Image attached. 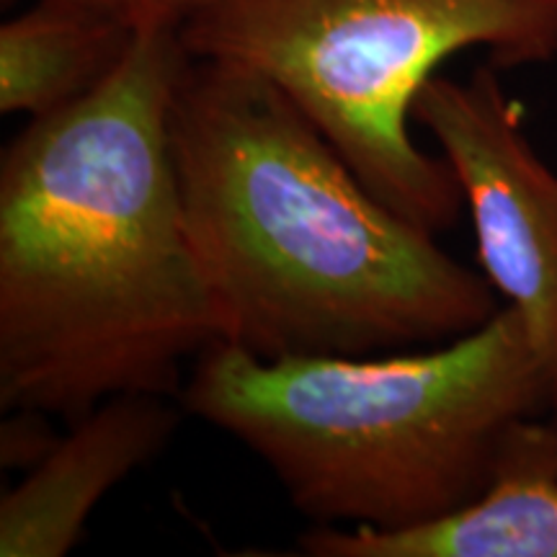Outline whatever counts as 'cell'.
Returning a JSON list of instances; mask_svg holds the SVG:
<instances>
[{"mask_svg": "<svg viewBox=\"0 0 557 557\" xmlns=\"http://www.w3.org/2000/svg\"><path fill=\"white\" fill-rule=\"evenodd\" d=\"M178 406L261 457L315 524L406 532L496 483L547 418V389L524 323L500 305L465 336L369 357L261 359L218 341Z\"/></svg>", "mask_w": 557, "mask_h": 557, "instance_id": "cell-3", "label": "cell"}, {"mask_svg": "<svg viewBox=\"0 0 557 557\" xmlns=\"http://www.w3.org/2000/svg\"><path fill=\"white\" fill-rule=\"evenodd\" d=\"M50 416L37 408H11V416H5L0 426V465L5 470L29 472L50 455L62 436L50 423Z\"/></svg>", "mask_w": 557, "mask_h": 557, "instance_id": "cell-9", "label": "cell"}, {"mask_svg": "<svg viewBox=\"0 0 557 557\" xmlns=\"http://www.w3.org/2000/svg\"><path fill=\"white\" fill-rule=\"evenodd\" d=\"M189 60L181 29L139 32L99 88L3 150V410L73 421L111 395L178 398L186 361L222 341L171 156Z\"/></svg>", "mask_w": 557, "mask_h": 557, "instance_id": "cell-1", "label": "cell"}, {"mask_svg": "<svg viewBox=\"0 0 557 557\" xmlns=\"http://www.w3.org/2000/svg\"><path fill=\"white\" fill-rule=\"evenodd\" d=\"M181 39L276 83L369 191L438 235L465 197L447 160L416 145L418 94L470 50L498 70L557 60V0H201Z\"/></svg>", "mask_w": 557, "mask_h": 557, "instance_id": "cell-4", "label": "cell"}, {"mask_svg": "<svg viewBox=\"0 0 557 557\" xmlns=\"http://www.w3.org/2000/svg\"><path fill=\"white\" fill-rule=\"evenodd\" d=\"M171 156L222 341L256 357L410 351L465 336L500 310L483 274L369 191L261 73L186 62Z\"/></svg>", "mask_w": 557, "mask_h": 557, "instance_id": "cell-2", "label": "cell"}, {"mask_svg": "<svg viewBox=\"0 0 557 557\" xmlns=\"http://www.w3.org/2000/svg\"><path fill=\"white\" fill-rule=\"evenodd\" d=\"M310 557H557V426H534L470 506L406 532L318 524L299 537Z\"/></svg>", "mask_w": 557, "mask_h": 557, "instance_id": "cell-7", "label": "cell"}, {"mask_svg": "<svg viewBox=\"0 0 557 557\" xmlns=\"http://www.w3.org/2000/svg\"><path fill=\"white\" fill-rule=\"evenodd\" d=\"M139 32L78 0H37L0 26V114L29 120L81 101L122 65Z\"/></svg>", "mask_w": 557, "mask_h": 557, "instance_id": "cell-8", "label": "cell"}, {"mask_svg": "<svg viewBox=\"0 0 557 557\" xmlns=\"http://www.w3.org/2000/svg\"><path fill=\"white\" fill-rule=\"evenodd\" d=\"M181 423L171 395L122 393L73 418L54 449L0 500V557H62L94 508L158 457Z\"/></svg>", "mask_w": 557, "mask_h": 557, "instance_id": "cell-6", "label": "cell"}, {"mask_svg": "<svg viewBox=\"0 0 557 557\" xmlns=\"http://www.w3.org/2000/svg\"><path fill=\"white\" fill-rule=\"evenodd\" d=\"M413 124L455 171L480 269L524 323L557 426V173L534 150L521 103L491 62L468 81L434 75L413 103Z\"/></svg>", "mask_w": 557, "mask_h": 557, "instance_id": "cell-5", "label": "cell"}, {"mask_svg": "<svg viewBox=\"0 0 557 557\" xmlns=\"http://www.w3.org/2000/svg\"><path fill=\"white\" fill-rule=\"evenodd\" d=\"M127 21L137 32L181 29L201 0H78Z\"/></svg>", "mask_w": 557, "mask_h": 557, "instance_id": "cell-10", "label": "cell"}]
</instances>
